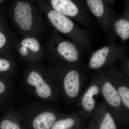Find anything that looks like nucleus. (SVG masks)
<instances>
[{
	"instance_id": "obj_1",
	"label": "nucleus",
	"mask_w": 129,
	"mask_h": 129,
	"mask_svg": "<svg viewBox=\"0 0 129 129\" xmlns=\"http://www.w3.org/2000/svg\"><path fill=\"white\" fill-rule=\"evenodd\" d=\"M46 8L45 11L47 20L54 29L67 36L83 50L91 49L92 40L90 32L77 25L72 19L53 8Z\"/></svg>"
},
{
	"instance_id": "obj_2",
	"label": "nucleus",
	"mask_w": 129,
	"mask_h": 129,
	"mask_svg": "<svg viewBox=\"0 0 129 129\" xmlns=\"http://www.w3.org/2000/svg\"><path fill=\"white\" fill-rule=\"evenodd\" d=\"M11 20L23 36L33 35L39 38L45 26V19L35 12L31 5L27 2H16Z\"/></svg>"
},
{
	"instance_id": "obj_3",
	"label": "nucleus",
	"mask_w": 129,
	"mask_h": 129,
	"mask_svg": "<svg viewBox=\"0 0 129 129\" xmlns=\"http://www.w3.org/2000/svg\"><path fill=\"white\" fill-rule=\"evenodd\" d=\"M83 50L74 42L63 38L54 29L44 47V50L52 58L70 64L79 61Z\"/></svg>"
},
{
	"instance_id": "obj_4",
	"label": "nucleus",
	"mask_w": 129,
	"mask_h": 129,
	"mask_svg": "<svg viewBox=\"0 0 129 129\" xmlns=\"http://www.w3.org/2000/svg\"><path fill=\"white\" fill-rule=\"evenodd\" d=\"M126 47L114 40L109 41L108 44L93 52L90 58L89 67L92 69H98L111 64L125 56Z\"/></svg>"
},
{
	"instance_id": "obj_5",
	"label": "nucleus",
	"mask_w": 129,
	"mask_h": 129,
	"mask_svg": "<svg viewBox=\"0 0 129 129\" xmlns=\"http://www.w3.org/2000/svg\"><path fill=\"white\" fill-rule=\"evenodd\" d=\"M88 10L92 13L108 37L111 22L115 16L109 7L105 0H85Z\"/></svg>"
},
{
	"instance_id": "obj_6",
	"label": "nucleus",
	"mask_w": 129,
	"mask_h": 129,
	"mask_svg": "<svg viewBox=\"0 0 129 129\" xmlns=\"http://www.w3.org/2000/svg\"><path fill=\"white\" fill-rule=\"evenodd\" d=\"M125 9L122 14L115 16L111 22L109 30V41L119 38L124 44L129 38V8L128 0L125 1Z\"/></svg>"
},
{
	"instance_id": "obj_7",
	"label": "nucleus",
	"mask_w": 129,
	"mask_h": 129,
	"mask_svg": "<svg viewBox=\"0 0 129 129\" xmlns=\"http://www.w3.org/2000/svg\"><path fill=\"white\" fill-rule=\"evenodd\" d=\"M13 48L21 57L27 58L39 57L44 50L40 38L33 35L23 36L17 41Z\"/></svg>"
},
{
	"instance_id": "obj_8",
	"label": "nucleus",
	"mask_w": 129,
	"mask_h": 129,
	"mask_svg": "<svg viewBox=\"0 0 129 129\" xmlns=\"http://www.w3.org/2000/svg\"><path fill=\"white\" fill-rule=\"evenodd\" d=\"M17 41L9 28L7 19L4 15L0 14V53L13 48Z\"/></svg>"
},
{
	"instance_id": "obj_9",
	"label": "nucleus",
	"mask_w": 129,
	"mask_h": 129,
	"mask_svg": "<svg viewBox=\"0 0 129 129\" xmlns=\"http://www.w3.org/2000/svg\"><path fill=\"white\" fill-rule=\"evenodd\" d=\"M64 77V87L67 95L75 98L78 94L80 88V73L77 68H69Z\"/></svg>"
},
{
	"instance_id": "obj_10",
	"label": "nucleus",
	"mask_w": 129,
	"mask_h": 129,
	"mask_svg": "<svg viewBox=\"0 0 129 129\" xmlns=\"http://www.w3.org/2000/svg\"><path fill=\"white\" fill-rule=\"evenodd\" d=\"M27 80L29 84L35 87L37 94L40 97L47 98L50 96L52 93L50 87L39 72L35 70L30 72Z\"/></svg>"
},
{
	"instance_id": "obj_11",
	"label": "nucleus",
	"mask_w": 129,
	"mask_h": 129,
	"mask_svg": "<svg viewBox=\"0 0 129 129\" xmlns=\"http://www.w3.org/2000/svg\"><path fill=\"white\" fill-rule=\"evenodd\" d=\"M56 117L53 113L44 112L37 115L32 122L34 129H51L56 121Z\"/></svg>"
},
{
	"instance_id": "obj_12",
	"label": "nucleus",
	"mask_w": 129,
	"mask_h": 129,
	"mask_svg": "<svg viewBox=\"0 0 129 129\" xmlns=\"http://www.w3.org/2000/svg\"><path fill=\"white\" fill-rule=\"evenodd\" d=\"M102 92L106 101L111 106L117 107L120 106L121 99L118 91L109 82L104 83L102 87Z\"/></svg>"
},
{
	"instance_id": "obj_13",
	"label": "nucleus",
	"mask_w": 129,
	"mask_h": 129,
	"mask_svg": "<svg viewBox=\"0 0 129 129\" xmlns=\"http://www.w3.org/2000/svg\"><path fill=\"white\" fill-rule=\"evenodd\" d=\"M99 91V88L96 85H92L90 87L83 96L82 99V104L86 111L90 112L94 109L95 101L93 96L97 94Z\"/></svg>"
},
{
	"instance_id": "obj_14",
	"label": "nucleus",
	"mask_w": 129,
	"mask_h": 129,
	"mask_svg": "<svg viewBox=\"0 0 129 129\" xmlns=\"http://www.w3.org/2000/svg\"><path fill=\"white\" fill-rule=\"evenodd\" d=\"M75 124V120L72 118L63 119L56 121L51 129H70Z\"/></svg>"
},
{
	"instance_id": "obj_15",
	"label": "nucleus",
	"mask_w": 129,
	"mask_h": 129,
	"mask_svg": "<svg viewBox=\"0 0 129 129\" xmlns=\"http://www.w3.org/2000/svg\"><path fill=\"white\" fill-rule=\"evenodd\" d=\"M99 129H117L115 122L110 113H107L104 116Z\"/></svg>"
},
{
	"instance_id": "obj_16",
	"label": "nucleus",
	"mask_w": 129,
	"mask_h": 129,
	"mask_svg": "<svg viewBox=\"0 0 129 129\" xmlns=\"http://www.w3.org/2000/svg\"><path fill=\"white\" fill-rule=\"evenodd\" d=\"M119 94L123 103L127 108H129V89L125 86H120L118 89Z\"/></svg>"
},
{
	"instance_id": "obj_17",
	"label": "nucleus",
	"mask_w": 129,
	"mask_h": 129,
	"mask_svg": "<svg viewBox=\"0 0 129 129\" xmlns=\"http://www.w3.org/2000/svg\"><path fill=\"white\" fill-rule=\"evenodd\" d=\"M0 129H22L18 123L11 119H5L0 123Z\"/></svg>"
},
{
	"instance_id": "obj_18",
	"label": "nucleus",
	"mask_w": 129,
	"mask_h": 129,
	"mask_svg": "<svg viewBox=\"0 0 129 129\" xmlns=\"http://www.w3.org/2000/svg\"><path fill=\"white\" fill-rule=\"evenodd\" d=\"M11 63L6 58L0 57V72H7L10 70Z\"/></svg>"
},
{
	"instance_id": "obj_19",
	"label": "nucleus",
	"mask_w": 129,
	"mask_h": 129,
	"mask_svg": "<svg viewBox=\"0 0 129 129\" xmlns=\"http://www.w3.org/2000/svg\"><path fill=\"white\" fill-rule=\"evenodd\" d=\"M5 89H6V86L5 84L0 81V94L4 92Z\"/></svg>"
},
{
	"instance_id": "obj_20",
	"label": "nucleus",
	"mask_w": 129,
	"mask_h": 129,
	"mask_svg": "<svg viewBox=\"0 0 129 129\" xmlns=\"http://www.w3.org/2000/svg\"><path fill=\"white\" fill-rule=\"evenodd\" d=\"M106 2L107 3H110V4H112L114 2L115 0H105ZM125 1H126V0H124Z\"/></svg>"
},
{
	"instance_id": "obj_21",
	"label": "nucleus",
	"mask_w": 129,
	"mask_h": 129,
	"mask_svg": "<svg viewBox=\"0 0 129 129\" xmlns=\"http://www.w3.org/2000/svg\"><path fill=\"white\" fill-rule=\"evenodd\" d=\"M3 0H0V3Z\"/></svg>"
}]
</instances>
